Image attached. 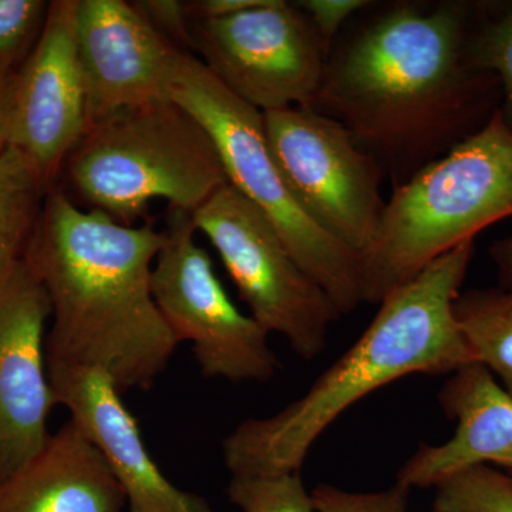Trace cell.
Listing matches in <instances>:
<instances>
[{"label": "cell", "mask_w": 512, "mask_h": 512, "mask_svg": "<svg viewBox=\"0 0 512 512\" xmlns=\"http://www.w3.org/2000/svg\"><path fill=\"white\" fill-rule=\"evenodd\" d=\"M480 2H370L330 46L312 109L348 128L392 188L500 110V82L471 49Z\"/></svg>", "instance_id": "cell-1"}, {"label": "cell", "mask_w": 512, "mask_h": 512, "mask_svg": "<svg viewBox=\"0 0 512 512\" xmlns=\"http://www.w3.org/2000/svg\"><path fill=\"white\" fill-rule=\"evenodd\" d=\"M163 242L151 224H120L50 188L23 258L49 296L47 365L101 370L120 393L151 389L180 343L151 291Z\"/></svg>", "instance_id": "cell-2"}, {"label": "cell", "mask_w": 512, "mask_h": 512, "mask_svg": "<svg viewBox=\"0 0 512 512\" xmlns=\"http://www.w3.org/2000/svg\"><path fill=\"white\" fill-rule=\"evenodd\" d=\"M473 255L471 239L431 262L379 303L369 328L308 392L274 416L239 424L222 446L232 476L301 471L319 437L370 393L404 376L451 375L476 362L453 311Z\"/></svg>", "instance_id": "cell-3"}, {"label": "cell", "mask_w": 512, "mask_h": 512, "mask_svg": "<svg viewBox=\"0 0 512 512\" xmlns=\"http://www.w3.org/2000/svg\"><path fill=\"white\" fill-rule=\"evenodd\" d=\"M512 217V133L500 113L393 188L372 248L359 258L362 299L380 302L441 255Z\"/></svg>", "instance_id": "cell-4"}, {"label": "cell", "mask_w": 512, "mask_h": 512, "mask_svg": "<svg viewBox=\"0 0 512 512\" xmlns=\"http://www.w3.org/2000/svg\"><path fill=\"white\" fill-rule=\"evenodd\" d=\"M89 210L134 225L156 200L194 214L228 185L208 131L171 99L116 111L87 128L64 164Z\"/></svg>", "instance_id": "cell-5"}, {"label": "cell", "mask_w": 512, "mask_h": 512, "mask_svg": "<svg viewBox=\"0 0 512 512\" xmlns=\"http://www.w3.org/2000/svg\"><path fill=\"white\" fill-rule=\"evenodd\" d=\"M167 97L208 131L228 184L268 218L339 316L355 311L363 303L359 256L322 231L299 207L269 150L264 114L229 92L201 59L188 52L178 60Z\"/></svg>", "instance_id": "cell-6"}, {"label": "cell", "mask_w": 512, "mask_h": 512, "mask_svg": "<svg viewBox=\"0 0 512 512\" xmlns=\"http://www.w3.org/2000/svg\"><path fill=\"white\" fill-rule=\"evenodd\" d=\"M191 217L217 249L252 318L266 332L288 339L302 359L319 356L339 313L293 259L268 218L229 184Z\"/></svg>", "instance_id": "cell-7"}, {"label": "cell", "mask_w": 512, "mask_h": 512, "mask_svg": "<svg viewBox=\"0 0 512 512\" xmlns=\"http://www.w3.org/2000/svg\"><path fill=\"white\" fill-rule=\"evenodd\" d=\"M269 150L303 212L362 256L375 244L387 201L382 170L348 128L312 107L268 111Z\"/></svg>", "instance_id": "cell-8"}, {"label": "cell", "mask_w": 512, "mask_h": 512, "mask_svg": "<svg viewBox=\"0 0 512 512\" xmlns=\"http://www.w3.org/2000/svg\"><path fill=\"white\" fill-rule=\"evenodd\" d=\"M195 232L191 214L171 211L151 274L154 301L178 342L191 343L202 375L268 382L279 366L269 333L229 299Z\"/></svg>", "instance_id": "cell-9"}, {"label": "cell", "mask_w": 512, "mask_h": 512, "mask_svg": "<svg viewBox=\"0 0 512 512\" xmlns=\"http://www.w3.org/2000/svg\"><path fill=\"white\" fill-rule=\"evenodd\" d=\"M191 33L207 69L262 114L315 103L329 49L295 2L198 20Z\"/></svg>", "instance_id": "cell-10"}, {"label": "cell", "mask_w": 512, "mask_h": 512, "mask_svg": "<svg viewBox=\"0 0 512 512\" xmlns=\"http://www.w3.org/2000/svg\"><path fill=\"white\" fill-rule=\"evenodd\" d=\"M77 5L79 0L49 3L36 47L16 73L9 146L22 151L50 185L87 130Z\"/></svg>", "instance_id": "cell-11"}, {"label": "cell", "mask_w": 512, "mask_h": 512, "mask_svg": "<svg viewBox=\"0 0 512 512\" xmlns=\"http://www.w3.org/2000/svg\"><path fill=\"white\" fill-rule=\"evenodd\" d=\"M49 296L25 261L0 286V485L39 456L56 406L46 363Z\"/></svg>", "instance_id": "cell-12"}, {"label": "cell", "mask_w": 512, "mask_h": 512, "mask_svg": "<svg viewBox=\"0 0 512 512\" xmlns=\"http://www.w3.org/2000/svg\"><path fill=\"white\" fill-rule=\"evenodd\" d=\"M76 40L87 128L127 107L168 99L184 52L161 36L133 3L79 0Z\"/></svg>", "instance_id": "cell-13"}, {"label": "cell", "mask_w": 512, "mask_h": 512, "mask_svg": "<svg viewBox=\"0 0 512 512\" xmlns=\"http://www.w3.org/2000/svg\"><path fill=\"white\" fill-rule=\"evenodd\" d=\"M56 404L66 407L99 448L123 490L130 512H214L204 498L165 478L151 458L133 414L106 373L47 365Z\"/></svg>", "instance_id": "cell-14"}, {"label": "cell", "mask_w": 512, "mask_h": 512, "mask_svg": "<svg viewBox=\"0 0 512 512\" xmlns=\"http://www.w3.org/2000/svg\"><path fill=\"white\" fill-rule=\"evenodd\" d=\"M439 403L457 421L454 436L440 446L420 444L397 473L396 483L436 488L477 466H500L512 473V396L481 363L448 375Z\"/></svg>", "instance_id": "cell-15"}, {"label": "cell", "mask_w": 512, "mask_h": 512, "mask_svg": "<svg viewBox=\"0 0 512 512\" xmlns=\"http://www.w3.org/2000/svg\"><path fill=\"white\" fill-rule=\"evenodd\" d=\"M126 503L106 458L74 420L0 485V512H123Z\"/></svg>", "instance_id": "cell-16"}, {"label": "cell", "mask_w": 512, "mask_h": 512, "mask_svg": "<svg viewBox=\"0 0 512 512\" xmlns=\"http://www.w3.org/2000/svg\"><path fill=\"white\" fill-rule=\"evenodd\" d=\"M52 187L18 148L0 153V286L25 258Z\"/></svg>", "instance_id": "cell-17"}, {"label": "cell", "mask_w": 512, "mask_h": 512, "mask_svg": "<svg viewBox=\"0 0 512 512\" xmlns=\"http://www.w3.org/2000/svg\"><path fill=\"white\" fill-rule=\"evenodd\" d=\"M453 311L476 362L512 396V285L460 292Z\"/></svg>", "instance_id": "cell-18"}, {"label": "cell", "mask_w": 512, "mask_h": 512, "mask_svg": "<svg viewBox=\"0 0 512 512\" xmlns=\"http://www.w3.org/2000/svg\"><path fill=\"white\" fill-rule=\"evenodd\" d=\"M471 49L501 86V120L512 133V0H481Z\"/></svg>", "instance_id": "cell-19"}, {"label": "cell", "mask_w": 512, "mask_h": 512, "mask_svg": "<svg viewBox=\"0 0 512 512\" xmlns=\"http://www.w3.org/2000/svg\"><path fill=\"white\" fill-rule=\"evenodd\" d=\"M433 512H512V478L491 466L463 471L437 485Z\"/></svg>", "instance_id": "cell-20"}, {"label": "cell", "mask_w": 512, "mask_h": 512, "mask_svg": "<svg viewBox=\"0 0 512 512\" xmlns=\"http://www.w3.org/2000/svg\"><path fill=\"white\" fill-rule=\"evenodd\" d=\"M228 497L242 512H315L301 471L274 476H232Z\"/></svg>", "instance_id": "cell-21"}, {"label": "cell", "mask_w": 512, "mask_h": 512, "mask_svg": "<svg viewBox=\"0 0 512 512\" xmlns=\"http://www.w3.org/2000/svg\"><path fill=\"white\" fill-rule=\"evenodd\" d=\"M410 491L399 483L377 493H352L318 484L311 495L315 512H409Z\"/></svg>", "instance_id": "cell-22"}, {"label": "cell", "mask_w": 512, "mask_h": 512, "mask_svg": "<svg viewBox=\"0 0 512 512\" xmlns=\"http://www.w3.org/2000/svg\"><path fill=\"white\" fill-rule=\"evenodd\" d=\"M42 0H0V69H12L35 30L45 22Z\"/></svg>", "instance_id": "cell-23"}, {"label": "cell", "mask_w": 512, "mask_h": 512, "mask_svg": "<svg viewBox=\"0 0 512 512\" xmlns=\"http://www.w3.org/2000/svg\"><path fill=\"white\" fill-rule=\"evenodd\" d=\"M295 5L311 20L313 28L330 50L350 20L370 5V0H298Z\"/></svg>", "instance_id": "cell-24"}, {"label": "cell", "mask_w": 512, "mask_h": 512, "mask_svg": "<svg viewBox=\"0 0 512 512\" xmlns=\"http://www.w3.org/2000/svg\"><path fill=\"white\" fill-rule=\"evenodd\" d=\"M133 5L151 26L177 49L194 47L191 28L188 25L191 19L187 3L178 0H141L133 2Z\"/></svg>", "instance_id": "cell-25"}, {"label": "cell", "mask_w": 512, "mask_h": 512, "mask_svg": "<svg viewBox=\"0 0 512 512\" xmlns=\"http://www.w3.org/2000/svg\"><path fill=\"white\" fill-rule=\"evenodd\" d=\"M266 0H197L187 2L188 15L198 20L224 19L264 5Z\"/></svg>", "instance_id": "cell-26"}, {"label": "cell", "mask_w": 512, "mask_h": 512, "mask_svg": "<svg viewBox=\"0 0 512 512\" xmlns=\"http://www.w3.org/2000/svg\"><path fill=\"white\" fill-rule=\"evenodd\" d=\"M15 82L16 73L12 69H0V153L10 143Z\"/></svg>", "instance_id": "cell-27"}, {"label": "cell", "mask_w": 512, "mask_h": 512, "mask_svg": "<svg viewBox=\"0 0 512 512\" xmlns=\"http://www.w3.org/2000/svg\"><path fill=\"white\" fill-rule=\"evenodd\" d=\"M488 252L497 269L500 285H512V235L493 242Z\"/></svg>", "instance_id": "cell-28"}, {"label": "cell", "mask_w": 512, "mask_h": 512, "mask_svg": "<svg viewBox=\"0 0 512 512\" xmlns=\"http://www.w3.org/2000/svg\"><path fill=\"white\" fill-rule=\"evenodd\" d=\"M507 474H508V476H510L512 478V473H507Z\"/></svg>", "instance_id": "cell-29"}]
</instances>
